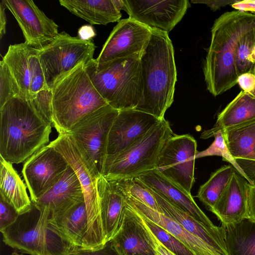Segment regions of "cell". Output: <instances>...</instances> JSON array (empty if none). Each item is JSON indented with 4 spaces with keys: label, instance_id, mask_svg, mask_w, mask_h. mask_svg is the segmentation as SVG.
<instances>
[{
    "label": "cell",
    "instance_id": "cell-34",
    "mask_svg": "<svg viewBox=\"0 0 255 255\" xmlns=\"http://www.w3.org/2000/svg\"><path fill=\"white\" fill-rule=\"evenodd\" d=\"M137 213L146 227L166 249L176 255H194L183 244L166 230Z\"/></svg>",
    "mask_w": 255,
    "mask_h": 255
},
{
    "label": "cell",
    "instance_id": "cell-35",
    "mask_svg": "<svg viewBox=\"0 0 255 255\" xmlns=\"http://www.w3.org/2000/svg\"><path fill=\"white\" fill-rule=\"evenodd\" d=\"M212 136L214 137L212 143L206 149L197 151L195 158L213 155L221 156L224 161L229 162L238 173L247 180L246 175L230 153L224 139L222 130L215 132Z\"/></svg>",
    "mask_w": 255,
    "mask_h": 255
},
{
    "label": "cell",
    "instance_id": "cell-39",
    "mask_svg": "<svg viewBox=\"0 0 255 255\" xmlns=\"http://www.w3.org/2000/svg\"><path fill=\"white\" fill-rule=\"evenodd\" d=\"M235 160L246 175L249 182L251 184L254 183L255 182V150L247 157Z\"/></svg>",
    "mask_w": 255,
    "mask_h": 255
},
{
    "label": "cell",
    "instance_id": "cell-9",
    "mask_svg": "<svg viewBox=\"0 0 255 255\" xmlns=\"http://www.w3.org/2000/svg\"><path fill=\"white\" fill-rule=\"evenodd\" d=\"M96 46L92 38L72 37L59 33L49 44L39 49L38 55L48 89L79 64L93 58Z\"/></svg>",
    "mask_w": 255,
    "mask_h": 255
},
{
    "label": "cell",
    "instance_id": "cell-37",
    "mask_svg": "<svg viewBox=\"0 0 255 255\" xmlns=\"http://www.w3.org/2000/svg\"><path fill=\"white\" fill-rule=\"evenodd\" d=\"M38 113L48 123L52 125V108L51 90H42L29 100Z\"/></svg>",
    "mask_w": 255,
    "mask_h": 255
},
{
    "label": "cell",
    "instance_id": "cell-14",
    "mask_svg": "<svg viewBox=\"0 0 255 255\" xmlns=\"http://www.w3.org/2000/svg\"><path fill=\"white\" fill-rule=\"evenodd\" d=\"M152 35L151 29L129 17L114 27L98 57L97 65L116 59L142 55Z\"/></svg>",
    "mask_w": 255,
    "mask_h": 255
},
{
    "label": "cell",
    "instance_id": "cell-23",
    "mask_svg": "<svg viewBox=\"0 0 255 255\" xmlns=\"http://www.w3.org/2000/svg\"><path fill=\"white\" fill-rule=\"evenodd\" d=\"M97 191L101 218L107 243L119 230L127 198L115 180H108L102 175L97 179Z\"/></svg>",
    "mask_w": 255,
    "mask_h": 255
},
{
    "label": "cell",
    "instance_id": "cell-8",
    "mask_svg": "<svg viewBox=\"0 0 255 255\" xmlns=\"http://www.w3.org/2000/svg\"><path fill=\"white\" fill-rule=\"evenodd\" d=\"M174 134L169 123L161 120L128 149L106 161L102 175L108 180L134 178L156 169L160 152Z\"/></svg>",
    "mask_w": 255,
    "mask_h": 255
},
{
    "label": "cell",
    "instance_id": "cell-42",
    "mask_svg": "<svg viewBox=\"0 0 255 255\" xmlns=\"http://www.w3.org/2000/svg\"><path fill=\"white\" fill-rule=\"evenodd\" d=\"M238 0H192L191 2L194 3L205 4L209 6L211 9L216 11L222 7L228 4H232Z\"/></svg>",
    "mask_w": 255,
    "mask_h": 255
},
{
    "label": "cell",
    "instance_id": "cell-21",
    "mask_svg": "<svg viewBox=\"0 0 255 255\" xmlns=\"http://www.w3.org/2000/svg\"><path fill=\"white\" fill-rule=\"evenodd\" d=\"M250 183L236 170L226 188L211 211L224 225L248 216Z\"/></svg>",
    "mask_w": 255,
    "mask_h": 255
},
{
    "label": "cell",
    "instance_id": "cell-36",
    "mask_svg": "<svg viewBox=\"0 0 255 255\" xmlns=\"http://www.w3.org/2000/svg\"><path fill=\"white\" fill-rule=\"evenodd\" d=\"M20 97L19 88L7 64L0 62V108L8 101Z\"/></svg>",
    "mask_w": 255,
    "mask_h": 255
},
{
    "label": "cell",
    "instance_id": "cell-33",
    "mask_svg": "<svg viewBox=\"0 0 255 255\" xmlns=\"http://www.w3.org/2000/svg\"><path fill=\"white\" fill-rule=\"evenodd\" d=\"M115 181L126 198L134 199L153 210L162 213L150 189L138 178L122 179Z\"/></svg>",
    "mask_w": 255,
    "mask_h": 255
},
{
    "label": "cell",
    "instance_id": "cell-27",
    "mask_svg": "<svg viewBox=\"0 0 255 255\" xmlns=\"http://www.w3.org/2000/svg\"><path fill=\"white\" fill-rule=\"evenodd\" d=\"M49 222L56 231L78 249L83 246L88 228V217L85 201L65 213L50 217Z\"/></svg>",
    "mask_w": 255,
    "mask_h": 255
},
{
    "label": "cell",
    "instance_id": "cell-40",
    "mask_svg": "<svg viewBox=\"0 0 255 255\" xmlns=\"http://www.w3.org/2000/svg\"><path fill=\"white\" fill-rule=\"evenodd\" d=\"M238 84L242 91L255 96V75L252 73H245L240 75Z\"/></svg>",
    "mask_w": 255,
    "mask_h": 255
},
{
    "label": "cell",
    "instance_id": "cell-12",
    "mask_svg": "<svg viewBox=\"0 0 255 255\" xmlns=\"http://www.w3.org/2000/svg\"><path fill=\"white\" fill-rule=\"evenodd\" d=\"M68 165L63 155L49 144L25 161L21 172L33 203L62 178Z\"/></svg>",
    "mask_w": 255,
    "mask_h": 255
},
{
    "label": "cell",
    "instance_id": "cell-47",
    "mask_svg": "<svg viewBox=\"0 0 255 255\" xmlns=\"http://www.w3.org/2000/svg\"><path fill=\"white\" fill-rule=\"evenodd\" d=\"M10 255H23L18 254L16 252H13Z\"/></svg>",
    "mask_w": 255,
    "mask_h": 255
},
{
    "label": "cell",
    "instance_id": "cell-45",
    "mask_svg": "<svg viewBox=\"0 0 255 255\" xmlns=\"http://www.w3.org/2000/svg\"><path fill=\"white\" fill-rule=\"evenodd\" d=\"M6 6L2 0L0 3V38L1 39L3 35L6 32V18L5 12Z\"/></svg>",
    "mask_w": 255,
    "mask_h": 255
},
{
    "label": "cell",
    "instance_id": "cell-19",
    "mask_svg": "<svg viewBox=\"0 0 255 255\" xmlns=\"http://www.w3.org/2000/svg\"><path fill=\"white\" fill-rule=\"evenodd\" d=\"M109 242L118 255H156L150 231L139 215L127 204L120 228Z\"/></svg>",
    "mask_w": 255,
    "mask_h": 255
},
{
    "label": "cell",
    "instance_id": "cell-28",
    "mask_svg": "<svg viewBox=\"0 0 255 255\" xmlns=\"http://www.w3.org/2000/svg\"><path fill=\"white\" fill-rule=\"evenodd\" d=\"M150 189L163 214L178 222L191 234L202 240L214 248L227 254L225 248L202 223L176 206L161 193Z\"/></svg>",
    "mask_w": 255,
    "mask_h": 255
},
{
    "label": "cell",
    "instance_id": "cell-10",
    "mask_svg": "<svg viewBox=\"0 0 255 255\" xmlns=\"http://www.w3.org/2000/svg\"><path fill=\"white\" fill-rule=\"evenodd\" d=\"M119 111L109 105L103 107L83 118L68 133L101 175L108 133Z\"/></svg>",
    "mask_w": 255,
    "mask_h": 255
},
{
    "label": "cell",
    "instance_id": "cell-24",
    "mask_svg": "<svg viewBox=\"0 0 255 255\" xmlns=\"http://www.w3.org/2000/svg\"><path fill=\"white\" fill-rule=\"evenodd\" d=\"M255 119V96L242 91L218 115L214 127L204 130L201 139L212 136L215 132Z\"/></svg>",
    "mask_w": 255,
    "mask_h": 255
},
{
    "label": "cell",
    "instance_id": "cell-18",
    "mask_svg": "<svg viewBox=\"0 0 255 255\" xmlns=\"http://www.w3.org/2000/svg\"><path fill=\"white\" fill-rule=\"evenodd\" d=\"M136 178L202 223L225 248L224 225H215L199 207L191 194L179 188L157 169L147 171Z\"/></svg>",
    "mask_w": 255,
    "mask_h": 255
},
{
    "label": "cell",
    "instance_id": "cell-30",
    "mask_svg": "<svg viewBox=\"0 0 255 255\" xmlns=\"http://www.w3.org/2000/svg\"><path fill=\"white\" fill-rule=\"evenodd\" d=\"M222 131L228 148L235 159L247 157L255 150V119Z\"/></svg>",
    "mask_w": 255,
    "mask_h": 255
},
{
    "label": "cell",
    "instance_id": "cell-16",
    "mask_svg": "<svg viewBox=\"0 0 255 255\" xmlns=\"http://www.w3.org/2000/svg\"><path fill=\"white\" fill-rule=\"evenodd\" d=\"M129 18L151 29L168 33L191 5L188 0H124Z\"/></svg>",
    "mask_w": 255,
    "mask_h": 255
},
{
    "label": "cell",
    "instance_id": "cell-25",
    "mask_svg": "<svg viewBox=\"0 0 255 255\" xmlns=\"http://www.w3.org/2000/svg\"><path fill=\"white\" fill-rule=\"evenodd\" d=\"M59 2L70 12L92 24L119 22L122 17L114 0H60Z\"/></svg>",
    "mask_w": 255,
    "mask_h": 255
},
{
    "label": "cell",
    "instance_id": "cell-5",
    "mask_svg": "<svg viewBox=\"0 0 255 255\" xmlns=\"http://www.w3.org/2000/svg\"><path fill=\"white\" fill-rule=\"evenodd\" d=\"M79 64L51 89L52 125L59 134L68 133L89 114L108 105Z\"/></svg>",
    "mask_w": 255,
    "mask_h": 255
},
{
    "label": "cell",
    "instance_id": "cell-38",
    "mask_svg": "<svg viewBox=\"0 0 255 255\" xmlns=\"http://www.w3.org/2000/svg\"><path fill=\"white\" fill-rule=\"evenodd\" d=\"M19 214L11 205L0 198V231L12 225Z\"/></svg>",
    "mask_w": 255,
    "mask_h": 255
},
{
    "label": "cell",
    "instance_id": "cell-17",
    "mask_svg": "<svg viewBox=\"0 0 255 255\" xmlns=\"http://www.w3.org/2000/svg\"><path fill=\"white\" fill-rule=\"evenodd\" d=\"M21 28L25 42L41 49L58 34V25L31 0H3Z\"/></svg>",
    "mask_w": 255,
    "mask_h": 255
},
{
    "label": "cell",
    "instance_id": "cell-44",
    "mask_svg": "<svg viewBox=\"0 0 255 255\" xmlns=\"http://www.w3.org/2000/svg\"><path fill=\"white\" fill-rule=\"evenodd\" d=\"M248 216L255 220V182L250 184L248 197Z\"/></svg>",
    "mask_w": 255,
    "mask_h": 255
},
{
    "label": "cell",
    "instance_id": "cell-48",
    "mask_svg": "<svg viewBox=\"0 0 255 255\" xmlns=\"http://www.w3.org/2000/svg\"><path fill=\"white\" fill-rule=\"evenodd\" d=\"M254 74L255 75V71H254Z\"/></svg>",
    "mask_w": 255,
    "mask_h": 255
},
{
    "label": "cell",
    "instance_id": "cell-7",
    "mask_svg": "<svg viewBox=\"0 0 255 255\" xmlns=\"http://www.w3.org/2000/svg\"><path fill=\"white\" fill-rule=\"evenodd\" d=\"M49 145L58 151L73 169L81 184L88 217V228L81 249L96 250L107 243L101 218L97 179L101 174L69 133L59 134Z\"/></svg>",
    "mask_w": 255,
    "mask_h": 255
},
{
    "label": "cell",
    "instance_id": "cell-32",
    "mask_svg": "<svg viewBox=\"0 0 255 255\" xmlns=\"http://www.w3.org/2000/svg\"><path fill=\"white\" fill-rule=\"evenodd\" d=\"M255 47V20L240 36L236 46L235 61L239 76L245 73H253L252 54Z\"/></svg>",
    "mask_w": 255,
    "mask_h": 255
},
{
    "label": "cell",
    "instance_id": "cell-6",
    "mask_svg": "<svg viewBox=\"0 0 255 255\" xmlns=\"http://www.w3.org/2000/svg\"><path fill=\"white\" fill-rule=\"evenodd\" d=\"M49 213L31 209L19 214L16 220L3 231L4 244L30 255H73L77 250L62 237L49 222Z\"/></svg>",
    "mask_w": 255,
    "mask_h": 255
},
{
    "label": "cell",
    "instance_id": "cell-29",
    "mask_svg": "<svg viewBox=\"0 0 255 255\" xmlns=\"http://www.w3.org/2000/svg\"><path fill=\"white\" fill-rule=\"evenodd\" d=\"M224 226L228 255H255V220L247 217Z\"/></svg>",
    "mask_w": 255,
    "mask_h": 255
},
{
    "label": "cell",
    "instance_id": "cell-43",
    "mask_svg": "<svg viewBox=\"0 0 255 255\" xmlns=\"http://www.w3.org/2000/svg\"><path fill=\"white\" fill-rule=\"evenodd\" d=\"M233 8L237 10H241L255 14V0H238L231 4Z\"/></svg>",
    "mask_w": 255,
    "mask_h": 255
},
{
    "label": "cell",
    "instance_id": "cell-11",
    "mask_svg": "<svg viewBox=\"0 0 255 255\" xmlns=\"http://www.w3.org/2000/svg\"><path fill=\"white\" fill-rule=\"evenodd\" d=\"M197 147V142L191 135L174 134L163 146L157 163L159 172L189 194L195 182Z\"/></svg>",
    "mask_w": 255,
    "mask_h": 255
},
{
    "label": "cell",
    "instance_id": "cell-1",
    "mask_svg": "<svg viewBox=\"0 0 255 255\" xmlns=\"http://www.w3.org/2000/svg\"><path fill=\"white\" fill-rule=\"evenodd\" d=\"M255 20V14L237 10L226 12L215 20L203 66L207 89L214 97L238 84L236 44Z\"/></svg>",
    "mask_w": 255,
    "mask_h": 255
},
{
    "label": "cell",
    "instance_id": "cell-15",
    "mask_svg": "<svg viewBox=\"0 0 255 255\" xmlns=\"http://www.w3.org/2000/svg\"><path fill=\"white\" fill-rule=\"evenodd\" d=\"M160 121L135 109L119 111L108 133L105 162L124 152Z\"/></svg>",
    "mask_w": 255,
    "mask_h": 255
},
{
    "label": "cell",
    "instance_id": "cell-41",
    "mask_svg": "<svg viewBox=\"0 0 255 255\" xmlns=\"http://www.w3.org/2000/svg\"><path fill=\"white\" fill-rule=\"evenodd\" d=\"M73 255H118L111 248L108 242L103 248L96 250L78 249Z\"/></svg>",
    "mask_w": 255,
    "mask_h": 255
},
{
    "label": "cell",
    "instance_id": "cell-46",
    "mask_svg": "<svg viewBox=\"0 0 255 255\" xmlns=\"http://www.w3.org/2000/svg\"><path fill=\"white\" fill-rule=\"evenodd\" d=\"M146 227V226H145ZM155 245L156 255H176L162 245L150 232Z\"/></svg>",
    "mask_w": 255,
    "mask_h": 255
},
{
    "label": "cell",
    "instance_id": "cell-26",
    "mask_svg": "<svg viewBox=\"0 0 255 255\" xmlns=\"http://www.w3.org/2000/svg\"><path fill=\"white\" fill-rule=\"evenodd\" d=\"M0 193L4 201L13 207L19 214L29 210L32 202L23 181L12 164L0 157Z\"/></svg>",
    "mask_w": 255,
    "mask_h": 255
},
{
    "label": "cell",
    "instance_id": "cell-31",
    "mask_svg": "<svg viewBox=\"0 0 255 255\" xmlns=\"http://www.w3.org/2000/svg\"><path fill=\"white\" fill-rule=\"evenodd\" d=\"M235 170L231 165L223 166L200 186L196 197L210 211L226 188Z\"/></svg>",
    "mask_w": 255,
    "mask_h": 255
},
{
    "label": "cell",
    "instance_id": "cell-2",
    "mask_svg": "<svg viewBox=\"0 0 255 255\" xmlns=\"http://www.w3.org/2000/svg\"><path fill=\"white\" fill-rule=\"evenodd\" d=\"M52 125L30 101L14 97L0 108V155L11 164L25 161L49 141Z\"/></svg>",
    "mask_w": 255,
    "mask_h": 255
},
{
    "label": "cell",
    "instance_id": "cell-13",
    "mask_svg": "<svg viewBox=\"0 0 255 255\" xmlns=\"http://www.w3.org/2000/svg\"><path fill=\"white\" fill-rule=\"evenodd\" d=\"M39 49L24 42L9 45L2 60L7 64L20 90V98L29 101L48 89L38 55Z\"/></svg>",
    "mask_w": 255,
    "mask_h": 255
},
{
    "label": "cell",
    "instance_id": "cell-3",
    "mask_svg": "<svg viewBox=\"0 0 255 255\" xmlns=\"http://www.w3.org/2000/svg\"><path fill=\"white\" fill-rule=\"evenodd\" d=\"M149 43L141 57L143 100L135 109L161 120L174 101L177 70L168 33L151 29Z\"/></svg>",
    "mask_w": 255,
    "mask_h": 255
},
{
    "label": "cell",
    "instance_id": "cell-20",
    "mask_svg": "<svg viewBox=\"0 0 255 255\" xmlns=\"http://www.w3.org/2000/svg\"><path fill=\"white\" fill-rule=\"evenodd\" d=\"M85 201L81 184L69 165L62 178L33 203L39 210H45L50 217L62 214Z\"/></svg>",
    "mask_w": 255,
    "mask_h": 255
},
{
    "label": "cell",
    "instance_id": "cell-4",
    "mask_svg": "<svg viewBox=\"0 0 255 255\" xmlns=\"http://www.w3.org/2000/svg\"><path fill=\"white\" fill-rule=\"evenodd\" d=\"M141 56L116 59L99 65L93 59L84 66L99 94L118 111L135 109L143 102Z\"/></svg>",
    "mask_w": 255,
    "mask_h": 255
},
{
    "label": "cell",
    "instance_id": "cell-22",
    "mask_svg": "<svg viewBox=\"0 0 255 255\" xmlns=\"http://www.w3.org/2000/svg\"><path fill=\"white\" fill-rule=\"evenodd\" d=\"M127 205L142 216L163 228L183 244L194 255H228L191 234L178 222L141 202L127 197Z\"/></svg>",
    "mask_w": 255,
    "mask_h": 255
}]
</instances>
